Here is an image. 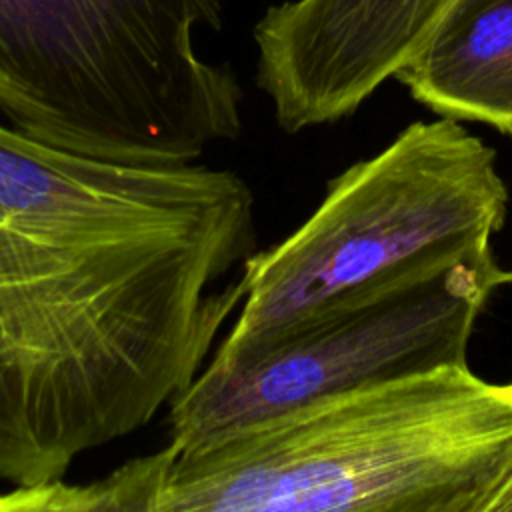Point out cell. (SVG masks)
<instances>
[{
    "instance_id": "6da1fadb",
    "label": "cell",
    "mask_w": 512,
    "mask_h": 512,
    "mask_svg": "<svg viewBox=\"0 0 512 512\" xmlns=\"http://www.w3.org/2000/svg\"><path fill=\"white\" fill-rule=\"evenodd\" d=\"M256 252L234 170L98 160L0 124V478L62 480L148 426L244 304Z\"/></svg>"
},
{
    "instance_id": "7a4b0ae2",
    "label": "cell",
    "mask_w": 512,
    "mask_h": 512,
    "mask_svg": "<svg viewBox=\"0 0 512 512\" xmlns=\"http://www.w3.org/2000/svg\"><path fill=\"white\" fill-rule=\"evenodd\" d=\"M128 462L130 512H484L512 466V380L444 366Z\"/></svg>"
},
{
    "instance_id": "3957f363",
    "label": "cell",
    "mask_w": 512,
    "mask_h": 512,
    "mask_svg": "<svg viewBox=\"0 0 512 512\" xmlns=\"http://www.w3.org/2000/svg\"><path fill=\"white\" fill-rule=\"evenodd\" d=\"M222 20V0H0V114L98 160L198 162L244 126L236 72L194 44Z\"/></svg>"
},
{
    "instance_id": "277c9868",
    "label": "cell",
    "mask_w": 512,
    "mask_h": 512,
    "mask_svg": "<svg viewBox=\"0 0 512 512\" xmlns=\"http://www.w3.org/2000/svg\"><path fill=\"white\" fill-rule=\"evenodd\" d=\"M506 212L494 148L456 118L408 124L332 178L292 234L250 258L248 294L210 364L246 362L334 300L490 246Z\"/></svg>"
},
{
    "instance_id": "5b68a950",
    "label": "cell",
    "mask_w": 512,
    "mask_h": 512,
    "mask_svg": "<svg viewBox=\"0 0 512 512\" xmlns=\"http://www.w3.org/2000/svg\"><path fill=\"white\" fill-rule=\"evenodd\" d=\"M502 284L512 270L486 246L334 300L246 362L204 364L168 404L170 442L198 446L316 400L468 364L474 322Z\"/></svg>"
},
{
    "instance_id": "8992f818",
    "label": "cell",
    "mask_w": 512,
    "mask_h": 512,
    "mask_svg": "<svg viewBox=\"0 0 512 512\" xmlns=\"http://www.w3.org/2000/svg\"><path fill=\"white\" fill-rule=\"evenodd\" d=\"M456 0H286L252 30L256 86L286 134L350 116L408 66Z\"/></svg>"
},
{
    "instance_id": "52a82bcc",
    "label": "cell",
    "mask_w": 512,
    "mask_h": 512,
    "mask_svg": "<svg viewBox=\"0 0 512 512\" xmlns=\"http://www.w3.org/2000/svg\"><path fill=\"white\" fill-rule=\"evenodd\" d=\"M396 80L438 116L512 134V0H456Z\"/></svg>"
},
{
    "instance_id": "ba28073f",
    "label": "cell",
    "mask_w": 512,
    "mask_h": 512,
    "mask_svg": "<svg viewBox=\"0 0 512 512\" xmlns=\"http://www.w3.org/2000/svg\"><path fill=\"white\" fill-rule=\"evenodd\" d=\"M484 512H512V466L492 490Z\"/></svg>"
}]
</instances>
